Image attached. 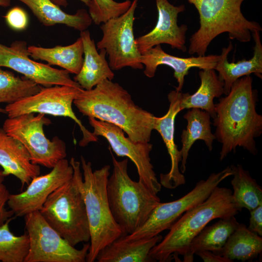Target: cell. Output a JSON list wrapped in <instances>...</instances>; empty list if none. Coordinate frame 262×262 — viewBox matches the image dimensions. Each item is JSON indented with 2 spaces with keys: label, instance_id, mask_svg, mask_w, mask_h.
Here are the masks:
<instances>
[{
  "label": "cell",
  "instance_id": "27",
  "mask_svg": "<svg viewBox=\"0 0 262 262\" xmlns=\"http://www.w3.org/2000/svg\"><path fill=\"white\" fill-rule=\"evenodd\" d=\"M239 223L234 216L220 218L206 226L191 241L185 262H193L196 252L209 250L214 253L221 249L230 235L237 229Z\"/></svg>",
  "mask_w": 262,
  "mask_h": 262
},
{
  "label": "cell",
  "instance_id": "23",
  "mask_svg": "<svg viewBox=\"0 0 262 262\" xmlns=\"http://www.w3.org/2000/svg\"><path fill=\"white\" fill-rule=\"evenodd\" d=\"M26 5L38 20L46 26L64 24L80 32L86 30L93 21L89 13L79 9L75 14L64 12L50 0H18Z\"/></svg>",
  "mask_w": 262,
  "mask_h": 262
},
{
  "label": "cell",
  "instance_id": "1",
  "mask_svg": "<svg viewBox=\"0 0 262 262\" xmlns=\"http://www.w3.org/2000/svg\"><path fill=\"white\" fill-rule=\"evenodd\" d=\"M250 75L237 80L225 97L215 104V139L222 144V161L237 147L255 155L258 150L255 138L262 132V116L256 111L257 95L252 88Z\"/></svg>",
  "mask_w": 262,
  "mask_h": 262
},
{
  "label": "cell",
  "instance_id": "24",
  "mask_svg": "<svg viewBox=\"0 0 262 262\" xmlns=\"http://www.w3.org/2000/svg\"><path fill=\"white\" fill-rule=\"evenodd\" d=\"M183 117L187 121V125L181 135L180 170L182 174L185 172L189 151L194 143L198 140H203L209 150L212 151L213 143L215 139L214 134L212 132L211 116L207 112L198 108H191Z\"/></svg>",
  "mask_w": 262,
  "mask_h": 262
},
{
  "label": "cell",
  "instance_id": "14",
  "mask_svg": "<svg viewBox=\"0 0 262 262\" xmlns=\"http://www.w3.org/2000/svg\"><path fill=\"white\" fill-rule=\"evenodd\" d=\"M28 47L26 42L22 40L15 41L9 47L0 43V67L12 69L45 87L66 85L82 88L66 70L32 60Z\"/></svg>",
  "mask_w": 262,
  "mask_h": 262
},
{
  "label": "cell",
  "instance_id": "36",
  "mask_svg": "<svg viewBox=\"0 0 262 262\" xmlns=\"http://www.w3.org/2000/svg\"><path fill=\"white\" fill-rule=\"evenodd\" d=\"M195 254L198 255L204 262H232L233 261L222 256L217 255L209 250L199 251Z\"/></svg>",
  "mask_w": 262,
  "mask_h": 262
},
{
  "label": "cell",
  "instance_id": "13",
  "mask_svg": "<svg viewBox=\"0 0 262 262\" xmlns=\"http://www.w3.org/2000/svg\"><path fill=\"white\" fill-rule=\"evenodd\" d=\"M93 127V134L105 138L113 151L118 157H127L135 165L138 181L155 194L160 192L162 185L158 181L149 156L152 145L149 142H135L126 137L124 131L112 123L88 117Z\"/></svg>",
  "mask_w": 262,
  "mask_h": 262
},
{
  "label": "cell",
  "instance_id": "11",
  "mask_svg": "<svg viewBox=\"0 0 262 262\" xmlns=\"http://www.w3.org/2000/svg\"><path fill=\"white\" fill-rule=\"evenodd\" d=\"M82 89L66 85L42 88L33 95L7 104L5 110L10 118L36 113L69 117L79 126L82 134L79 145L84 147L91 142H97L98 137L83 125L73 111L72 103Z\"/></svg>",
  "mask_w": 262,
  "mask_h": 262
},
{
  "label": "cell",
  "instance_id": "15",
  "mask_svg": "<svg viewBox=\"0 0 262 262\" xmlns=\"http://www.w3.org/2000/svg\"><path fill=\"white\" fill-rule=\"evenodd\" d=\"M73 172V167L66 159L60 160L50 172L33 178L24 191L10 194L8 207L18 217L39 211L51 193L71 180Z\"/></svg>",
  "mask_w": 262,
  "mask_h": 262
},
{
  "label": "cell",
  "instance_id": "37",
  "mask_svg": "<svg viewBox=\"0 0 262 262\" xmlns=\"http://www.w3.org/2000/svg\"><path fill=\"white\" fill-rule=\"evenodd\" d=\"M53 3L58 5V6L66 7L68 3L67 0H50ZM84 3L86 6L89 7L91 4V0H79Z\"/></svg>",
  "mask_w": 262,
  "mask_h": 262
},
{
  "label": "cell",
  "instance_id": "19",
  "mask_svg": "<svg viewBox=\"0 0 262 262\" xmlns=\"http://www.w3.org/2000/svg\"><path fill=\"white\" fill-rule=\"evenodd\" d=\"M0 165L5 176H15L19 180L22 187L39 175V165L31 160L30 154L18 140L8 135L0 128Z\"/></svg>",
  "mask_w": 262,
  "mask_h": 262
},
{
  "label": "cell",
  "instance_id": "2",
  "mask_svg": "<svg viewBox=\"0 0 262 262\" xmlns=\"http://www.w3.org/2000/svg\"><path fill=\"white\" fill-rule=\"evenodd\" d=\"M73 103L83 115L120 128L135 142H149L155 116L137 106L118 83L104 80L91 90L82 89Z\"/></svg>",
  "mask_w": 262,
  "mask_h": 262
},
{
  "label": "cell",
  "instance_id": "30",
  "mask_svg": "<svg viewBox=\"0 0 262 262\" xmlns=\"http://www.w3.org/2000/svg\"><path fill=\"white\" fill-rule=\"evenodd\" d=\"M42 88L24 76L20 78L0 67V103H14L36 94Z\"/></svg>",
  "mask_w": 262,
  "mask_h": 262
},
{
  "label": "cell",
  "instance_id": "35",
  "mask_svg": "<svg viewBox=\"0 0 262 262\" xmlns=\"http://www.w3.org/2000/svg\"><path fill=\"white\" fill-rule=\"evenodd\" d=\"M250 217L247 227L251 231L262 236V204L249 211Z\"/></svg>",
  "mask_w": 262,
  "mask_h": 262
},
{
  "label": "cell",
  "instance_id": "22",
  "mask_svg": "<svg viewBox=\"0 0 262 262\" xmlns=\"http://www.w3.org/2000/svg\"><path fill=\"white\" fill-rule=\"evenodd\" d=\"M123 235L101 249L98 262H152L149 252L163 238L158 234L148 239L127 241Z\"/></svg>",
  "mask_w": 262,
  "mask_h": 262
},
{
  "label": "cell",
  "instance_id": "18",
  "mask_svg": "<svg viewBox=\"0 0 262 262\" xmlns=\"http://www.w3.org/2000/svg\"><path fill=\"white\" fill-rule=\"evenodd\" d=\"M219 55H208L182 58L169 54L162 48L161 45H157L142 54L140 62L145 66L144 74L148 78H153L157 68L160 65L167 66L174 70V77L178 85L177 91L182 89L184 77L187 75L190 69L193 67L200 69H214Z\"/></svg>",
  "mask_w": 262,
  "mask_h": 262
},
{
  "label": "cell",
  "instance_id": "10",
  "mask_svg": "<svg viewBox=\"0 0 262 262\" xmlns=\"http://www.w3.org/2000/svg\"><path fill=\"white\" fill-rule=\"evenodd\" d=\"M30 245L24 262H85L90 243L77 249L43 218L39 211L24 216Z\"/></svg>",
  "mask_w": 262,
  "mask_h": 262
},
{
  "label": "cell",
  "instance_id": "38",
  "mask_svg": "<svg viewBox=\"0 0 262 262\" xmlns=\"http://www.w3.org/2000/svg\"><path fill=\"white\" fill-rule=\"evenodd\" d=\"M11 4V0H0V6L2 7H8Z\"/></svg>",
  "mask_w": 262,
  "mask_h": 262
},
{
  "label": "cell",
  "instance_id": "5",
  "mask_svg": "<svg viewBox=\"0 0 262 262\" xmlns=\"http://www.w3.org/2000/svg\"><path fill=\"white\" fill-rule=\"evenodd\" d=\"M73 177L48 197L39 212L43 218L71 246L90 240V233L81 184V163L71 158Z\"/></svg>",
  "mask_w": 262,
  "mask_h": 262
},
{
  "label": "cell",
  "instance_id": "7",
  "mask_svg": "<svg viewBox=\"0 0 262 262\" xmlns=\"http://www.w3.org/2000/svg\"><path fill=\"white\" fill-rule=\"evenodd\" d=\"M83 171L81 189L89 222L90 243L86 262H94L99 252L115 240L127 235L112 215L106 186L110 166L93 171L92 164L81 156Z\"/></svg>",
  "mask_w": 262,
  "mask_h": 262
},
{
  "label": "cell",
  "instance_id": "33",
  "mask_svg": "<svg viewBox=\"0 0 262 262\" xmlns=\"http://www.w3.org/2000/svg\"><path fill=\"white\" fill-rule=\"evenodd\" d=\"M8 25L16 31H22L26 28L28 17L26 12L19 7H15L8 11L4 16Z\"/></svg>",
  "mask_w": 262,
  "mask_h": 262
},
{
  "label": "cell",
  "instance_id": "32",
  "mask_svg": "<svg viewBox=\"0 0 262 262\" xmlns=\"http://www.w3.org/2000/svg\"><path fill=\"white\" fill-rule=\"evenodd\" d=\"M131 1L130 0L121 2L114 0H91L88 13L93 22L99 25L125 13L130 7Z\"/></svg>",
  "mask_w": 262,
  "mask_h": 262
},
{
  "label": "cell",
  "instance_id": "16",
  "mask_svg": "<svg viewBox=\"0 0 262 262\" xmlns=\"http://www.w3.org/2000/svg\"><path fill=\"white\" fill-rule=\"evenodd\" d=\"M158 12L156 24L148 33L135 38L140 52L143 54L152 48L162 44L169 45L172 49L183 52L185 46L187 26L178 24V16L185 10L184 5L175 6L168 0H155Z\"/></svg>",
  "mask_w": 262,
  "mask_h": 262
},
{
  "label": "cell",
  "instance_id": "34",
  "mask_svg": "<svg viewBox=\"0 0 262 262\" xmlns=\"http://www.w3.org/2000/svg\"><path fill=\"white\" fill-rule=\"evenodd\" d=\"M5 177L3 170L0 169V226L12 217L14 214L11 210H7L5 208V205L7 203L10 194L3 183Z\"/></svg>",
  "mask_w": 262,
  "mask_h": 262
},
{
  "label": "cell",
  "instance_id": "29",
  "mask_svg": "<svg viewBox=\"0 0 262 262\" xmlns=\"http://www.w3.org/2000/svg\"><path fill=\"white\" fill-rule=\"evenodd\" d=\"M233 178L231 180L232 196L237 205L249 211L262 204V189L256 180L241 164L230 166Z\"/></svg>",
  "mask_w": 262,
  "mask_h": 262
},
{
  "label": "cell",
  "instance_id": "28",
  "mask_svg": "<svg viewBox=\"0 0 262 262\" xmlns=\"http://www.w3.org/2000/svg\"><path fill=\"white\" fill-rule=\"evenodd\" d=\"M262 252V236L250 230L244 224H239L224 246L215 254L242 262L252 260Z\"/></svg>",
  "mask_w": 262,
  "mask_h": 262
},
{
  "label": "cell",
  "instance_id": "25",
  "mask_svg": "<svg viewBox=\"0 0 262 262\" xmlns=\"http://www.w3.org/2000/svg\"><path fill=\"white\" fill-rule=\"evenodd\" d=\"M200 85L193 94L181 93V108H198L215 118L216 112L213 99L224 94V82L213 69H201L198 73Z\"/></svg>",
  "mask_w": 262,
  "mask_h": 262
},
{
  "label": "cell",
  "instance_id": "17",
  "mask_svg": "<svg viewBox=\"0 0 262 262\" xmlns=\"http://www.w3.org/2000/svg\"><path fill=\"white\" fill-rule=\"evenodd\" d=\"M181 92L173 90L167 97L169 107L167 112L163 116H155L154 130L161 135L166 146L171 160V168L167 174L160 175V183L168 189H175L185 183V177L179 168L181 160L180 150L174 141L175 120L177 115L182 109L180 106Z\"/></svg>",
  "mask_w": 262,
  "mask_h": 262
},
{
  "label": "cell",
  "instance_id": "6",
  "mask_svg": "<svg viewBox=\"0 0 262 262\" xmlns=\"http://www.w3.org/2000/svg\"><path fill=\"white\" fill-rule=\"evenodd\" d=\"M113 170L107 183V195L116 222L126 234L142 227L161 202L160 198L128 173V158L117 161L113 154Z\"/></svg>",
  "mask_w": 262,
  "mask_h": 262
},
{
  "label": "cell",
  "instance_id": "4",
  "mask_svg": "<svg viewBox=\"0 0 262 262\" xmlns=\"http://www.w3.org/2000/svg\"><path fill=\"white\" fill-rule=\"evenodd\" d=\"M245 0H187L199 16L200 27L190 38L188 53L204 56L212 41L227 33L230 39L246 43L252 33L262 31L259 23L247 20L241 12Z\"/></svg>",
  "mask_w": 262,
  "mask_h": 262
},
{
  "label": "cell",
  "instance_id": "39",
  "mask_svg": "<svg viewBox=\"0 0 262 262\" xmlns=\"http://www.w3.org/2000/svg\"><path fill=\"white\" fill-rule=\"evenodd\" d=\"M0 113H6L5 109H3L0 107Z\"/></svg>",
  "mask_w": 262,
  "mask_h": 262
},
{
  "label": "cell",
  "instance_id": "3",
  "mask_svg": "<svg viewBox=\"0 0 262 262\" xmlns=\"http://www.w3.org/2000/svg\"><path fill=\"white\" fill-rule=\"evenodd\" d=\"M242 210L237 205L232 191L216 186L203 202L185 212L172 226L169 231L149 252L154 261L171 260L173 255L186 258L192 240L212 220L235 216Z\"/></svg>",
  "mask_w": 262,
  "mask_h": 262
},
{
  "label": "cell",
  "instance_id": "31",
  "mask_svg": "<svg viewBox=\"0 0 262 262\" xmlns=\"http://www.w3.org/2000/svg\"><path fill=\"white\" fill-rule=\"evenodd\" d=\"M11 217L0 226V262H24L29 249V238L26 231L16 236L9 228Z\"/></svg>",
  "mask_w": 262,
  "mask_h": 262
},
{
  "label": "cell",
  "instance_id": "26",
  "mask_svg": "<svg viewBox=\"0 0 262 262\" xmlns=\"http://www.w3.org/2000/svg\"><path fill=\"white\" fill-rule=\"evenodd\" d=\"M30 56L34 60L46 61L49 65L60 66L69 73L77 74L83 60V47L81 38L66 46L47 48L35 46L28 47Z\"/></svg>",
  "mask_w": 262,
  "mask_h": 262
},
{
  "label": "cell",
  "instance_id": "9",
  "mask_svg": "<svg viewBox=\"0 0 262 262\" xmlns=\"http://www.w3.org/2000/svg\"><path fill=\"white\" fill-rule=\"evenodd\" d=\"M232 176L230 166L218 173L211 174L206 180L197 182L195 187L177 200L160 202L148 219L131 234L124 236L127 241L148 239L169 229L173 224L186 211L203 202L213 190L228 177Z\"/></svg>",
  "mask_w": 262,
  "mask_h": 262
},
{
  "label": "cell",
  "instance_id": "8",
  "mask_svg": "<svg viewBox=\"0 0 262 262\" xmlns=\"http://www.w3.org/2000/svg\"><path fill=\"white\" fill-rule=\"evenodd\" d=\"M51 124L45 114H23L6 119L3 130L6 134L20 141L29 152L33 164L52 168L66 156L65 143L58 136L51 140L46 137L44 125Z\"/></svg>",
  "mask_w": 262,
  "mask_h": 262
},
{
  "label": "cell",
  "instance_id": "20",
  "mask_svg": "<svg viewBox=\"0 0 262 262\" xmlns=\"http://www.w3.org/2000/svg\"><path fill=\"white\" fill-rule=\"evenodd\" d=\"M255 42L252 57L244 59L236 63H230L228 56L233 49L229 42L227 47L223 48L221 53L214 68L218 72V77L224 82V94L228 95L232 84L238 79L251 74H254L262 79V45L260 31H255L252 33Z\"/></svg>",
  "mask_w": 262,
  "mask_h": 262
},
{
  "label": "cell",
  "instance_id": "12",
  "mask_svg": "<svg viewBox=\"0 0 262 262\" xmlns=\"http://www.w3.org/2000/svg\"><path fill=\"white\" fill-rule=\"evenodd\" d=\"M139 0H133L128 10L120 16L101 24V39L97 43L98 50L104 49L108 55L112 70L125 67L142 69L141 53L133 33L135 12Z\"/></svg>",
  "mask_w": 262,
  "mask_h": 262
},
{
  "label": "cell",
  "instance_id": "21",
  "mask_svg": "<svg viewBox=\"0 0 262 262\" xmlns=\"http://www.w3.org/2000/svg\"><path fill=\"white\" fill-rule=\"evenodd\" d=\"M83 47V60L80 72L74 80L86 90H91L104 80L112 81L115 76L106 59L104 49H98L87 30L81 32L80 36Z\"/></svg>",
  "mask_w": 262,
  "mask_h": 262
}]
</instances>
